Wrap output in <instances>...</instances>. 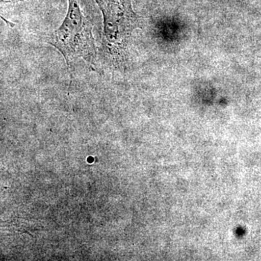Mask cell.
Returning <instances> with one entry per match:
<instances>
[{"mask_svg":"<svg viewBox=\"0 0 261 261\" xmlns=\"http://www.w3.org/2000/svg\"><path fill=\"white\" fill-rule=\"evenodd\" d=\"M104 18L103 42L113 56H123L141 17L134 11L132 0H95Z\"/></svg>","mask_w":261,"mask_h":261,"instance_id":"obj_2","label":"cell"},{"mask_svg":"<svg viewBox=\"0 0 261 261\" xmlns=\"http://www.w3.org/2000/svg\"><path fill=\"white\" fill-rule=\"evenodd\" d=\"M80 0H68L66 16L55 32L50 44L64 57L68 67L71 62L82 58L89 64H94L96 48L92 35V25L82 14Z\"/></svg>","mask_w":261,"mask_h":261,"instance_id":"obj_1","label":"cell"}]
</instances>
